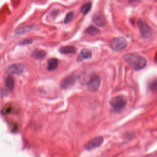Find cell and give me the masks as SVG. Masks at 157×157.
<instances>
[{"label": "cell", "mask_w": 157, "mask_h": 157, "mask_svg": "<svg viewBox=\"0 0 157 157\" xmlns=\"http://www.w3.org/2000/svg\"><path fill=\"white\" fill-rule=\"evenodd\" d=\"M25 68L22 64H13L9 66L7 69V72L9 74L20 75L25 71Z\"/></svg>", "instance_id": "obj_7"}, {"label": "cell", "mask_w": 157, "mask_h": 157, "mask_svg": "<svg viewBox=\"0 0 157 157\" xmlns=\"http://www.w3.org/2000/svg\"><path fill=\"white\" fill-rule=\"evenodd\" d=\"M125 61L134 69L139 70L147 65V60L138 54H128L123 57Z\"/></svg>", "instance_id": "obj_1"}, {"label": "cell", "mask_w": 157, "mask_h": 157, "mask_svg": "<svg viewBox=\"0 0 157 157\" xmlns=\"http://www.w3.org/2000/svg\"><path fill=\"white\" fill-rule=\"evenodd\" d=\"M5 85L7 89L13 90L14 87V80L11 76H8L5 80Z\"/></svg>", "instance_id": "obj_14"}, {"label": "cell", "mask_w": 157, "mask_h": 157, "mask_svg": "<svg viewBox=\"0 0 157 157\" xmlns=\"http://www.w3.org/2000/svg\"><path fill=\"white\" fill-rule=\"evenodd\" d=\"M104 139L102 136H97L90 140L86 145L85 148L88 150L95 149L99 147L102 144Z\"/></svg>", "instance_id": "obj_5"}, {"label": "cell", "mask_w": 157, "mask_h": 157, "mask_svg": "<svg viewBox=\"0 0 157 157\" xmlns=\"http://www.w3.org/2000/svg\"><path fill=\"white\" fill-rule=\"evenodd\" d=\"M58 66V61L57 59L52 58L47 61V69L49 71H54L57 68Z\"/></svg>", "instance_id": "obj_12"}, {"label": "cell", "mask_w": 157, "mask_h": 157, "mask_svg": "<svg viewBox=\"0 0 157 157\" xmlns=\"http://www.w3.org/2000/svg\"><path fill=\"white\" fill-rule=\"evenodd\" d=\"M60 52L63 54H74L76 52V49L74 46H63L60 49Z\"/></svg>", "instance_id": "obj_11"}, {"label": "cell", "mask_w": 157, "mask_h": 157, "mask_svg": "<svg viewBox=\"0 0 157 157\" xmlns=\"http://www.w3.org/2000/svg\"><path fill=\"white\" fill-rule=\"evenodd\" d=\"M149 88L152 91H157V79H155L150 83Z\"/></svg>", "instance_id": "obj_18"}, {"label": "cell", "mask_w": 157, "mask_h": 157, "mask_svg": "<svg viewBox=\"0 0 157 157\" xmlns=\"http://www.w3.org/2000/svg\"><path fill=\"white\" fill-rule=\"evenodd\" d=\"M80 56L83 59H89L92 57V53L91 50L84 49L80 52Z\"/></svg>", "instance_id": "obj_15"}, {"label": "cell", "mask_w": 157, "mask_h": 157, "mask_svg": "<svg viewBox=\"0 0 157 157\" xmlns=\"http://www.w3.org/2000/svg\"><path fill=\"white\" fill-rule=\"evenodd\" d=\"M73 17H74V13H73L72 12H70L68 13L65 18V23L68 24L70 22H71V20L73 19Z\"/></svg>", "instance_id": "obj_19"}, {"label": "cell", "mask_w": 157, "mask_h": 157, "mask_svg": "<svg viewBox=\"0 0 157 157\" xmlns=\"http://www.w3.org/2000/svg\"><path fill=\"white\" fill-rule=\"evenodd\" d=\"M100 83L101 79L100 77L97 75H93L87 83L89 90L91 91H97L100 86Z\"/></svg>", "instance_id": "obj_6"}, {"label": "cell", "mask_w": 157, "mask_h": 157, "mask_svg": "<svg viewBox=\"0 0 157 157\" xmlns=\"http://www.w3.org/2000/svg\"><path fill=\"white\" fill-rule=\"evenodd\" d=\"M127 100L126 97L122 95H119L113 98L111 101L110 104L113 108L117 112H120L127 105Z\"/></svg>", "instance_id": "obj_2"}, {"label": "cell", "mask_w": 157, "mask_h": 157, "mask_svg": "<svg viewBox=\"0 0 157 157\" xmlns=\"http://www.w3.org/2000/svg\"><path fill=\"white\" fill-rule=\"evenodd\" d=\"M109 46L114 51L123 50L127 47V41L122 37L114 38L110 41Z\"/></svg>", "instance_id": "obj_3"}, {"label": "cell", "mask_w": 157, "mask_h": 157, "mask_svg": "<svg viewBox=\"0 0 157 157\" xmlns=\"http://www.w3.org/2000/svg\"><path fill=\"white\" fill-rule=\"evenodd\" d=\"M76 77L74 75H71L65 78L61 82L60 87L63 89H67L74 85Z\"/></svg>", "instance_id": "obj_8"}, {"label": "cell", "mask_w": 157, "mask_h": 157, "mask_svg": "<svg viewBox=\"0 0 157 157\" xmlns=\"http://www.w3.org/2000/svg\"><path fill=\"white\" fill-rule=\"evenodd\" d=\"M138 27L139 29L141 36L145 38H149L151 36V29L145 20L139 19L138 21Z\"/></svg>", "instance_id": "obj_4"}, {"label": "cell", "mask_w": 157, "mask_h": 157, "mask_svg": "<svg viewBox=\"0 0 157 157\" xmlns=\"http://www.w3.org/2000/svg\"><path fill=\"white\" fill-rule=\"evenodd\" d=\"M31 43H32V40L27 39L23 40L22 41H21L20 44V45H27V44H29Z\"/></svg>", "instance_id": "obj_20"}, {"label": "cell", "mask_w": 157, "mask_h": 157, "mask_svg": "<svg viewBox=\"0 0 157 157\" xmlns=\"http://www.w3.org/2000/svg\"><path fill=\"white\" fill-rule=\"evenodd\" d=\"M86 32L91 36H95V35H97L98 34H99L100 33V30L95 28V27L93 26H90L89 27H88L86 30Z\"/></svg>", "instance_id": "obj_16"}, {"label": "cell", "mask_w": 157, "mask_h": 157, "mask_svg": "<svg viewBox=\"0 0 157 157\" xmlns=\"http://www.w3.org/2000/svg\"><path fill=\"white\" fill-rule=\"evenodd\" d=\"M10 109H11V108H10V107H9V108H4V111H2L4 114H7V113H9L10 111Z\"/></svg>", "instance_id": "obj_21"}, {"label": "cell", "mask_w": 157, "mask_h": 157, "mask_svg": "<svg viewBox=\"0 0 157 157\" xmlns=\"http://www.w3.org/2000/svg\"><path fill=\"white\" fill-rule=\"evenodd\" d=\"M36 27L35 26H23V27H20L18 28L15 33L16 35H23L24 33H27L30 31L34 30L35 29Z\"/></svg>", "instance_id": "obj_10"}, {"label": "cell", "mask_w": 157, "mask_h": 157, "mask_svg": "<svg viewBox=\"0 0 157 157\" xmlns=\"http://www.w3.org/2000/svg\"><path fill=\"white\" fill-rule=\"evenodd\" d=\"M46 54L47 53L44 50L36 49L32 52L31 56L36 59H41V58H43L44 57H46Z\"/></svg>", "instance_id": "obj_13"}, {"label": "cell", "mask_w": 157, "mask_h": 157, "mask_svg": "<svg viewBox=\"0 0 157 157\" xmlns=\"http://www.w3.org/2000/svg\"><path fill=\"white\" fill-rule=\"evenodd\" d=\"M91 3L88 2L86 4H83L81 7H80V12L83 14V15H86L89 13L91 8Z\"/></svg>", "instance_id": "obj_17"}, {"label": "cell", "mask_w": 157, "mask_h": 157, "mask_svg": "<svg viewBox=\"0 0 157 157\" xmlns=\"http://www.w3.org/2000/svg\"><path fill=\"white\" fill-rule=\"evenodd\" d=\"M93 22L99 27H104L106 24V20L103 15L100 13H97L93 17Z\"/></svg>", "instance_id": "obj_9"}]
</instances>
